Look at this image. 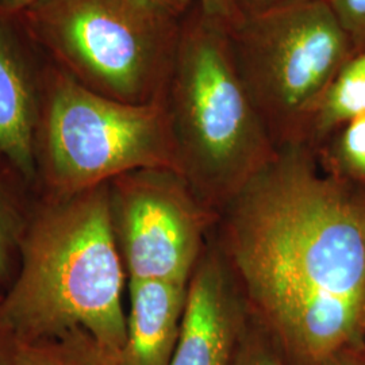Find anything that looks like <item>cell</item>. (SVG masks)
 I'll return each mask as SVG.
<instances>
[{"label":"cell","instance_id":"1","mask_svg":"<svg viewBox=\"0 0 365 365\" xmlns=\"http://www.w3.org/2000/svg\"><path fill=\"white\" fill-rule=\"evenodd\" d=\"M211 237L288 365L363 346L365 211L310 146L279 145L222 207Z\"/></svg>","mask_w":365,"mask_h":365},{"label":"cell","instance_id":"2","mask_svg":"<svg viewBox=\"0 0 365 365\" xmlns=\"http://www.w3.org/2000/svg\"><path fill=\"white\" fill-rule=\"evenodd\" d=\"M125 274L108 182L73 195L37 192L16 274L0 298V327L15 341L84 329L119 359L126 342Z\"/></svg>","mask_w":365,"mask_h":365},{"label":"cell","instance_id":"3","mask_svg":"<svg viewBox=\"0 0 365 365\" xmlns=\"http://www.w3.org/2000/svg\"><path fill=\"white\" fill-rule=\"evenodd\" d=\"M165 105L179 172L218 214L277 146L237 71L227 27L199 3L180 24Z\"/></svg>","mask_w":365,"mask_h":365},{"label":"cell","instance_id":"4","mask_svg":"<svg viewBox=\"0 0 365 365\" xmlns=\"http://www.w3.org/2000/svg\"><path fill=\"white\" fill-rule=\"evenodd\" d=\"M36 191L78 194L143 168L179 172L164 101L133 105L92 91L45 58L34 138Z\"/></svg>","mask_w":365,"mask_h":365},{"label":"cell","instance_id":"5","mask_svg":"<svg viewBox=\"0 0 365 365\" xmlns=\"http://www.w3.org/2000/svg\"><path fill=\"white\" fill-rule=\"evenodd\" d=\"M18 18L84 87L133 105L165 99L182 22L138 0H36Z\"/></svg>","mask_w":365,"mask_h":365},{"label":"cell","instance_id":"6","mask_svg":"<svg viewBox=\"0 0 365 365\" xmlns=\"http://www.w3.org/2000/svg\"><path fill=\"white\" fill-rule=\"evenodd\" d=\"M227 37L240 76L276 146L300 143L304 123L352 42L325 0H289L242 11Z\"/></svg>","mask_w":365,"mask_h":365},{"label":"cell","instance_id":"7","mask_svg":"<svg viewBox=\"0 0 365 365\" xmlns=\"http://www.w3.org/2000/svg\"><path fill=\"white\" fill-rule=\"evenodd\" d=\"M118 249L129 280L188 283L218 214L180 172L143 168L108 182Z\"/></svg>","mask_w":365,"mask_h":365},{"label":"cell","instance_id":"8","mask_svg":"<svg viewBox=\"0 0 365 365\" xmlns=\"http://www.w3.org/2000/svg\"><path fill=\"white\" fill-rule=\"evenodd\" d=\"M249 318L232 271L210 235L188 280L182 327L170 365H232Z\"/></svg>","mask_w":365,"mask_h":365},{"label":"cell","instance_id":"9","mask_svg":"<svg viewBox=\"0 0 365 365\" xmlns=\"http://www.w3.org/2000/svg\"><path fill=\"white\" fill-rule=\"evenodd\" d=\"M43 63L45 57L27 36L18 15L0 9V155L33 184Z\"/></svg>","mask_w":365,"mask_h":365},{"label":"cell","instance_id":"10","mask_svg":"<svg viewBox=\"0 0 365 365\" xmlns=\"http://www.w3.org/2000/svg\"><path fill=\"white\" fill-rule=\"evenodd\" d=\"M188 283L129 280L130 313L119 365H170L175 352Z\"/></svg>","mask_w":365,"mask_h":365},{"label":"cell","instance_id":"11","mask_svg":"<svg viewBox=\"0 0 365 365\" xmlns=\"http://www.w3.org/2000/svg\"><path fill=\"white\" fill-rule=\"evenodd\" d=\"M365 115V51L354 53L339 69L307 118L300 143L314 152L339 128Z\"/></svg>","mask_w":365,"mask_h":365},{"label":"cell","instance_id":"12","mask_svg":"<svg viewBox=\"0 0 365 365\" xmlns=\"http://www.w3.org/2000/svg\"><path fill=\"white\" fill-rule=\"evenodd\" d=\"M37 197L34 184L0 155V289L11 284L19 245Z\"/></svg>","mask_w":365,"mask_h":365},{"label":"cell","instance_id":"13","mask_svg":"<svg viewBox=\"0 0 365 365\" xmlns=\"http://www.w3.org/2000/svg\"><path fill=\"white\" fill-rule=\"evenodd\" d=\"M15 365H119L114 354L105 349L84 329L15 341Z\"/></svg>","mask_w":365,"mask_h":365},{"label":"cell","instance_id":"14","mask_svg":"<svg viewBox=\"0 0 365 365\" xmlns=\"http://www.w3.org/2000/svg\"><path fill=\"white\" fill-rule=\"evenodd\" d=\"M321 170L342 182L365 184V115L339 128L315 150Z\"/></svg>","mask_w":365,"mask_h":365},{"label":"cell","instance_id":"15","mask_svg":"<svg viewBox=\"0 0 365 365\" xmlns=\"http://www.w3.org/2000/svg\"><path fill=\"white\" fill-rule=\"evenodd\" d=\"M232 365H288L269 334L250 317Z\"/></svg>","mask_w":365,"mask_h":365},{"label":"cell","instance_id":"16","mask_svg":"<svg viewBox=\"0 0 365 365\" xmlns=\"http://www.w3.org/2000/svg\"><path fill=\"white\" fill-rule=\"evenodd\" d=\"M352 42L354 53L365 51V0H325Z\"/></svg>","mask_w":365,"mask_h":365},{"label":"cell","instance_id":"17","mask_svg":"<svg viewBox=\"0 0 365 365\" xmlns=\"http://www.w3.org/2000/svg\"><path fill=\"white\" fill-rule=\"evenodd\" d=\"M197 3L203 13L226 27L235 25L242 14L235 0H197Z\"/></svg>","mask_w":365,"mask_h":365},{"label":"cell","instance_id":"18","mask_svg":"<svg viewBox=\"0 0 365 365\" xmlns=\"http://www.w3.org/2000/svg\"><path fill=\"white\" fill-rule=\"evenodd\" d=\"M149 9L163 14L170 19L182 22V19L191 13L197 0H138Z\"/></svg>","mask_w":365,"mask_h":365},{"label":"cell","instance_id":"19","mask_svg":"<svg viewBox=\"0 0 365 365\" xmlns=\"http://www.w3.org/2000/svg\"><path fill=\"white\" fill-rule=\"evenodd\" d=\"M318 365H365L364 346H349L330 354Z\"/></svg>","mask_w":365,"mask_h":365},{"label":"cell","instance_id":"20","mask_svg":"<svg viewBox=\"0 0 365 365\" xmlns=\"http://www.w3.org/2000/svg\"><path fill=\"white\" fill-rule=\"evenodd\" d=\"M0 365H15V339L0 327Z\"/></svg>","mask_w":365,"mask_h":365},{"label":"cell","instance_id":"21","mask_svg":"<svg viewBox=\"0 0 365 365\" xmlns=\"http://www.w3.org/2000/svg\"><path fill=\"white\" fill-rule=\"evenodd\" d=\"M36 0H0V9L11 15H19Z\"/></svg>","mask_w":365,"mask_h":365},{"label":"cell","instance_id":"22","mask_svg":"<svg viewBox=\"0 0 365 365\" xmlns=\"http://www.w3.org/2000/svg\"><path fill=\"white\" fill-rule=\"evenodd\" d=\"M235 1L241 11H248V10L261 9V7H267V6H272V4L289 1V0H235Z\"/></svg>","mask_w":365,"mask_h":365},{"label":"cell","instance_id":"23","mask_svg":"<svg viewBox=\"0 0 365 365\" xmlns=\"http://www.w3.org/2000/svg\"><path fill=\"white\" fill-rule=\"evenodd\" d=\"M349 184H351V182H349ZM352 185L354 187L357 195L360 197V202H361L363 209H364L365 211V184L364 185H356V184H352Z\"/></svg>","mask_w":365,"mask_h":365},{"label":"cell","instance_id":"24","mask_svg":"<svg viewBox=\"0 0 365 365\" xmlns=\"http://www.w3.org/2000/svg\"><path fill=\"white\" fill-rule=\"evenodd\" d=\"M363 346L365 348V302H364V314H363Z\"/></svg>","mask_w":365,"mask_h":365},{"label":"cell","instance_id":"25","mask_svg":"<svg viewBox=\"0 0 365 365\" xmlns=\"http://www.w3.org/2000/svg\"><path fill=\"white\" fill-rule=\"evenodd\" d=\"M1 294H3V291H1V289H0V298H1Z\"/></svg>","mask_w":365,"mask_h":365}]
</instances>
